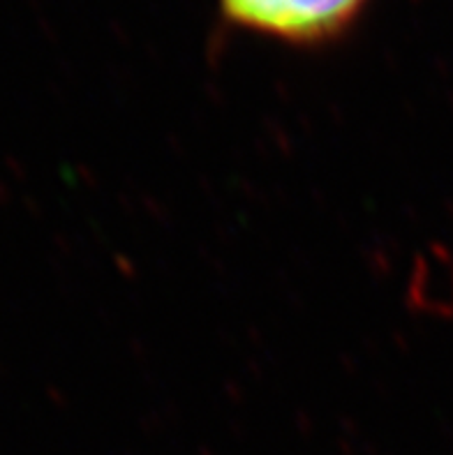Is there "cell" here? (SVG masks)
I'll use <instances>...</instances> for the list:
<instances>
[{
	"mask_svg": "<svg viewBox=\"0 0 453 455\" xmlns=\"http://www.w3.org/2000/svg\"><path fill=\"white\" fill-rule=\"evenodd\" d=\"M230 26L287 46L331 44L354 28L373 0H215Z\"/></svg>",
	"mask_w": 453,
	"mask_h": 455,
	"instance_id": "1",
	"label": "cell"
}]
</instances>
